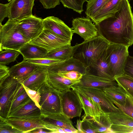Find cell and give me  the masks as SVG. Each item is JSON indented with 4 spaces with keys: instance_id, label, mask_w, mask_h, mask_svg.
<instances>
[{
    "instance_id": "obj_26",
    "label": "cell",
    "mask_w": 133,
    "mask_h": 133,
    "mask_svg": "<svg viewBox=\"0 0 133 133\" xmlns=\"http://www.w3.org/2000/svg\"><path fill=\"white\" fill-rule=\"evenodd\" d=\"M103 91L113 102H115L121 106L125 105L127 94L118 85L104 88Z\"/></svg>"
},
{
    "instance_id": "obj_19",
    "label": "cell",
    "mask_w": 133,
    "mask_h": 133,
    "mask_svg": "<svg viewBox=\"0 0 133 133\" xmlns=\"http://www.w3.org/2000/svg\"><path fill=\"white\" fill-rule=\"evenodd\" d=\"M48 71L45 67L39 66L24 79L22 83L33 90H38L47 81Z\"/></svg>"
},
{
    "instance_id": "obj_37",
    "label": "cell",
    "mask_w": 133,
    "mask_h": 133,
    "mask_svg": "<svg viewBox=\"0 0 133 133\" xmlns=\"http://www.w3.org/2000/svg\"><path fill=\"white\" fill-rule=\"evenodd\" d=\"M113 102L124 112L133 118V99L128 94L124 105H121L115 102Z\"/></svg>"
},
{
    "instance_id": "obj_39",
    "label": "cell",
    "mask_w": 133,
    "mask_h": 133,
    "mask_svg": "<svg viewBox=\"0 0 133 133\" xmlns=\"http://www.w3.org/2000/svg\"><path fill=\"white\" fill-rule=\"evenodd\" d=\"M57 74L65 78L75 81H80L83 75L79 72L75 71L60 72Z\"/></svg>"
},
{
    "instance_id": "obj_13",
    "label": "cell",
    "mask_w": 133,
    "mask_h": 133,
    "mask_svg": "<svg viewBox=\"0 0 133 133\" xmlns=\"http://www.w3.org/2000/svg\"><path fill=\"white\" fill-rule=\"evenodd\" d=\"M43 29L63 38L72 40L74 34L72 29L59 18L48 16L43 19Z\"/></svg>"
},
{
    "instance_id": "obj_28",
    "label": "cell",
    "mask_w": 133,
    "mask_h": 133,
    "mask_svg": "<svg viewBox=\"0 0 133 133\" xmlns=\"http://www.w3.org/2000/svg\"><path fill=\"white\" fill-rule=\"evenodd\" d=\"M73 46L69 44L53 51L49 52L43 58L63 61L72 57Z\"/></svg>"
},
{
    "instance_id": "obj_46",
    "label": "cell",
    "mask_w": 133,
    "mask_h": 133,
    "mask_svg": "<svg viewBox=\"0 0 133 133\" xmlns=\"http://www.w3.org/2000/svg\"><path fill=\"white\" fill-rule=\"evenodd\" d=\"M9 75V68L6 65L0 64V82Z\"/></svg>"
},
{
    "instance_id": "obj_47",
    "label": "cell",
    "mask_w": 133,
    "mask_h": 133,
    "mask_svg": "<svg viewBox=\"0 0 133 133\" xmlns=\"http://www.w3.org/2000/svg\"><path fill=\"white\" fill-rule=\"evenodd\" d=\"M51 133L48 130L44 128H37L33 130L30 132V133Z\"/></svg>"
},
{
    "instance_id": "obj_16",
    "label": "cell",
    "mask_w": 133,
    "mask_h": 133,
    "mask_svg": "<svg viewBox=\"0 0 133 133\" xmlns=\"http://www.w3.org/2000/svg\"><path fill=\"white\" fill-rule=\"evenodd\" d=\"M118 85L115 80L111 81L86 74L83 75L79 82L72 86L76 87L95 88L103 91L104 88Z\"/></svg>"
},
{
    "instance_id": "obj_35",
    "label": "cell",
    "mask_w": 133,
    "mask_h": 133,
    "mask_svg": "<svg viewBox=\"0 0 133 133\" xmlns=\"http://www.w3.org/2000/svg\"><path fill=\"white\" fill-rule=\"evenodd\" d=\"M27 61L38 66L46 68L62 61L59 60L46 58L29 59Z\"/></svg>"
},
{
    "instance_id": "obj_22",
    "label": "cell",
    "mask_w": 133,
    "mask_h": 133,
    "mask_svg": "<svg viewBox=\"0 0 133 133\" xmlns=\"http://www.w3.org/2000/svg\"><path fill=\"white\" fill-rule=\"evenodd\" d=\"M39 67L23 60L9 68V74L22 83L24 79Z\"/></svg>"
},
{
    "instance_id": "obj_34",
    "label": "cell",
    "mask_w": 133,
    "mask_h": 133,
    "mask_svg": "<svg viewBox=\"0 0 133 133\" xmlns=\"http://www.w3.org/2000/svg\"><path fill=\"white\" fill-rule=\"evenodd\" d=\"M64 6L81 14L84 10L83 5L87 0H59Z\"/></svg>"
},
{
    "instance_id": "obj_48",
    "label": "cell",
    "mask_w": 133,
    "mask_h": 133,
    "mask_svg": "<svg viewBox=\"0 0 133 133\" xmlns=\"http://www.w3.org/2000/svg\"><path fill=\"white\" fill-rule=\"evenodd\" d=\"M8 1L9 2H10L12 0H6Z\"/></svg>"
},
{
    "instance_id": "obj_5",
    "label": "cell",
    "mask_w": 133,
    "mask_h": 133,
    "mask_svg": "<svg viewBox=\"0 0 133 133\" xmlns=\"http://www.w3.org/2000/svg\"><path fill=\"white\" fill-rule=\"evenodd\" d=\"M125 45L109 43L106 50V57L112 76L115 78L124 74V68L129 55L128 48Z\"/></svg>"
},
{
    "instance_id": "obj_27",
    "label": "cell",
    "mask_w": 133,
    "mask_h": 133,
    "mask_svg": "<svg viewBox=\"0 0 133 133\" xmlns=\"http://www.w3.org/2000/svg\"><path fill=\"white\" fill-rule=\"evenodd\" d=\"M92 122L97 133H111L113 124L107 114L102 112L100 116L91 117Z\"/></svg>"
},
{
    "instance_id": "obj_23",
    "label": "cell",
    "mask_w": 133,
    "mask_h": 133,
    "mask_svg": "<svg viewBox=\"0 0 133 133\" xmlns=\"http://www.w3.org/2000/svg\"><path fill=\"white\" fill-rule=\"evenodd\" d=\"M122 0H110L101 8L91 20L95 24L114 16L120 9Z\"/></svg>"
},
{
    "instance_id": "obj_29",
    "label": "cell",
    "mask_w": 133,
    "mask_h": 133,
    "mask_svg": "<svg viewBox=\"0 0 133 133\" xmlns=\"http://www.w3.org/2000/svg\"><path fill=\"white\" fill-rule=\"evenodd\" d=\"M107 114L113 124L133 127V118L123 111Z\"/></svg>"
},
{
    "instance_id": "obj_9",
    "label": "cell",
    "mask_w": 133,
    "mask_h": 133,
    "mask_svg": "<svg viewBox=\"0 0 133 133\" xmlns=\"http://www.w3.org/2000/svg\"><path fill=\"white\" fill-rule=\"evenodd\" d=\"M76 88L91 98L99 105L102 112L107 114L123 111L114 105L112 101L103 90L93 88Z\"/></svg>"
},
{
    "instance_id": "obj_2",
    "label": "cell",
    "mask_w": 133,
    "mask_h": 133,
    "mask_svg": "<svg viewBox=\"0 0 133 133\" xmlns=\"http://www.w3.org/2000/svg\"><path fill=\"white\" fill-rule=\"evenodd\" d=\"M109 43L99 34L92 38L73 46L72 57L86 67L95 62L107 50Z\"/></svg>"
},
{
    "instance_id": "obj_21",
    "label": "cell",
    "mask_w": 133,
    "mask_h": 133,
    "mask_svg": "<svg viewBox=\"0 0 133 133\" xmlns=\"http://www.w3.org/2000/svg\"><path fill=\"white\" fill-rule=\"evenodd\" d=\"M71 88L77 95L81 101L85 112L84 115L93 117L100 116L102 112L98 104L91 98L76 87L72 86Z\"/></svg>"
},
{
    "instance_id": "obj_17",
    "label": "cell",
    "mask_w": 133,
    "mask_h": 133,
    "mask_svg": "<svg viewBox=\"0 0 133 133\" xmlns=\"http://www.w3.org/2000/svg\"><path fill=\"white\" fill-rule=\"evenodd\" d=\"M43 122L64 129L66 133H78L70 118L62 113L43 115Z\"/></svg>"
},
{
    "instance_id": "obj_24",
    "label": "cell",
    "mask_w": 133,
    "mask_h": 133,
    "mask_svg": "<svg viewBox=\"0 0 133 133\" xmlns=\"http://www.w3.org/2000/svg\"><path fill=\"white\" fill-rule=\"evenodd\" d=\"M80 81L70 80L60 76L57 73L49 72L47 81L51 87L59 92L71 89V86Z\"/></svg>"
},
{
    "instance_id": "obj_14",
    "label": "cell",
    "mask_w": 133,
    "mask_h": 133,
    "mask_svg": "<svg viewBox=\"0 0 133 133\" xmlns=\"http://www.w3.org/2000/svg\"><path fill=\"white\" fill-rule=\"evenodd\" d=\"M43 115L40 109L30 98L10 114L8 117L41 118Z\"/></svg>"
},
{
    "instance_id": "obj_42",
    "label": "cell",
    "mask_w": 133,
    "mask_h": 133,
    "mask_svg": "<svg viewBox=\"0 0 133 133\" xmlns=\"http://www.w3.org/2000/svg\"><path fill=\"white\" fill-rule=\"evenodd\" d=\"M9 2L5 4L0 3V23H2L5 18H9Z\"/></svg>"
},
{
    "instance_id": "obj_12",
    "label": "cell",
    "mask_w": 133,
    "mask_h": 133,
    "mask_svg": "<svg viewBox=\"0 0 133 133\" xmlns=\"http://www.w3.org/2000/svg\"><path fill=\"white\" fill-rule=\"evenodd\" d=\"M35 0H12L9 2V19L18 22L32 15Z\"/></svg>"
},
{
    "instance_id": "obj_1",
    "label": "cell",
    "mask_w": 133,
    "mask_h": 133,
    "mask_svg": "<svg viewBox=\"0 0 133 133\" xmlns=\"http://www.w3.org/2000/svg\"><path fill=\"white\" fill-rule=\"evenodd\" d=\"M99 34L109 43L133 44V14L128 0H122L115 15L95 24Z\"/></svg>"
},
{
    "instance_id": "obj_43",
    "label": "cell",
    "mask_w": 133,
    "mask_h": 133,
    "mask_svg": "<svg viewBox=\"0 0 133 133\" xmlns=\"http://www.w3.org/2000/svg\"><path fill=\"white\" fill-rule=\"evenodd\" d=\"M124 74L133 78V56L129 55L125 67Z\"/></svg>"
},
{
    "instance_id": "obj_36",
    "label": "cell",
    "mask_w": 133,
    "mask_h": 133,
    "mask_svg": "<svg viewBox=\"0 0 133 133\" xmlns=\"http://www.w3.org/2000/svg\"><path fill=\"white\" fill-rule=\"evenodd\" d=\"M0 133H22L14 128L7 121L6 118L0 116Z\"/></svg>"
},
{
    "instance_id": "obj_6",
    "label": "cell",
    "mask_w": 133,
    "mask_h": 133,
    "mask_svg": "<svg viewBox=\"0 0 133 133\" xmlns=\"http://www.w3.org/2000/svg\"><path fill=\"white\" fill-rule=\"evenodd\" d=\"M39 105L43 115L62 113L60 92L51 87L46 81L38 90Z\"/></svg>"
},
{
    "instance_id": "obj_8",
    "label": "cell",
    "mask_w": 133,
    "mask_h": 133,
    "mask_svg": "<svg viewBox=\"0 0 133 133\" xmlns=\"http://www.w3.org/2000/svg\"><path fill=\"white\" fill-rule=\"evenodd\" d=\"M71 42L54 34L48 30L43 29L38 35L29 42L45 48L49 52L71 44Z\"/></svg>"
},
{
    "instance_id": "obj_4",
    "label": "cell",
    "mask_w": 133,
    "mask_h": 133,
    "mask_svg": "<svg viewBox=\"0 0 133 133\" xmlns=\"http://www.w3.org/2000/svg\"><path fill=\"white\" fill-rule=\"evenodd\" d=\"M22 85L10 75L0 82V116L8 118L11 105Z\"/></svg>"
},
{
    "instance_id": "obj_32",
    "label": "cell",
    "mask_w": 133,
    "mask_h": 133,
    "mask_svg": "<svg viewBox=\"0 0 133 133\" xmlns=\"http://www.w3.org/2000/svg\"><path fill=\"white\" fill-rule=\"evenodd\" d=\"M20 54L18 50L6 49L0 52V64L8 65L15 61Z\"/></svg>"
},
{
    "instance_id": "obj_20",
    "label": "cell",
    "mask_w": 133,
    "mask_h": 133,
    "mask_svg": "<svg viewBox=\"0 0 133 133\" xmlns=\"http://www.w3.org/2000/svg\"><path fill=\"white\" fill-rule=\"evenodd\" d=\"M48 72L57 73L62 72L75 71L83 75L86 73V68L78 60L72 57L47 68Z\"/></svg>"
},
{
    "instance_id": "obj_38",
    "label": "cell",
    "mask_w": 133,
    "mask_h": 133,
    "mask_svg": "<svg viewBox=\"0 0 133 133\" xmlns=\"http://www.w3.org/2000/svg\"><path fill=\"white\" fill-rule=\"evenodd\" d=\"M29 98L25 90L17 96L14 99L11 105L8 116L10 114Z\"/></svg>"
},
{
    "instance_id": "obj_10",
    "label": "cell",
    "mask_w": 133,
    "mask_h": 133,
    "mask_svg": "<svg viewBox=\"0 0 133 133\" xmlns=\"http://www.w3.org/2000/svg\"><path fill=\"white\" fill-rule=\"evenodd\" d=\"M17 22L19 31L26 39L31 40L43 30V19L33 15Z\"/></svg>"
},
{
    "instance_id": "obj_45",
    "label": "cell",
    "mask_w": 133,
    "mask_h": 133,
    "mask_svg": "<svg viewBox=\"0 0 133 133\" xmlns=\"http://www.w3.org/2000/svg\"><path fill=\"white\" fill-rule=\"evenodd\" d=\"M41 120L45 128L49 130L50 132L51 133H66V132L64 129L45 123L42 121L41 119Z\"/></svg>"
},
{
    "instance_id": "obj_7",
    "label": "cell",
    "mask_w": 133,
    "mask_h": 133,
    "mask_svg": "<svg viewBox=\"0 0 133 133\" xmlns=\"http://www.w3.org/2000/svg\"><path fill=\"white\" fill-rule=\"evenodd\" d=\"M60 95L62 113L70 119L80 117L83 106L76 93L71 88L60 92Z\"/></svg>"
},
{
    "instance_id": "obj_33",
    "label": "cell",
    "mask_w": 133,
    "mask_h": 133,
    "mask_svg": "<svg viewBox=\"0 0 133 133\" xmlns=\"http://www.w3.org/2000/svg\"><path fill=\"white\" fill-rule=\"evenodd\" d=\"M82 118L79 133H97L92 122L91 116L84 115Z\"/></svg>"
},
{
    "instance_id": "obj_3",
    "label": "cell",
    "mask_w": 133,
    "mask_h": 133,
    "mask_svg": "<svg viewBox=\"0 0 133 133\" xmlns=\"http://www.w3.org/2000/svg\"><path fill=\"white\" fill-rule=\"evenodd\" d=\"M30 41L19 31L17 22L8 19L4 25L0 23V51L8 49L18 50Z\"/></svg>"
},
{
    "instance_id": "obj_40",
    "label": "cell",
    "mask_w": 133,
    "mask_h": 133,
    "mask_svg": "<svg viewBox=\"0 0 133 133\" xmlns=\"http://www.w3.org/2000/svg\"><path fill=\"white\" fill-rule=\"evenodd\" d=\"M23 85L29 96L40 109L39 103L41 96L39 92L38 91L31 89Z\"/></svg>"
},
{
    "instance_id": "obj_44",
    "label": "cell",
    "mask_w": 133,
    "mask_h": 133,
    "mask_svg": "<svg viewBox=\"0 0 133 133\" xmlns=\"http://www.w3.org/2000/svg\"><path fill=\"white\" fill-rule=\"evenodd\" d=\"M43 7L46 9L55 8L60 4L59 0H39Z\"/></svg>"
},
{
    "instance_id": "obj_15",
    "label": "cell",
    "mask_w": 133,
    "mask_h": 133,
    "mask_svg": "<svg viewBox=\"0 0 133 133\" xmlns=\"http://www.w3.org/2000/svg\"><path fill=\"white\" fill-rule=\"evenodd\" d=\"M106 51L95 62L86 68V74L115 81L107 58Z\"/></svg>"
},
{
    "instance_id": "obj_18",
    "label": "cell",
    "mask_w": 133,
    "mask_h": 133,
    "mask_svg": "<svg viewBox=\"0 0 133 133\" xmlns=\"http://www.w3.org/2000/svg\"><path fill=\"white\" fill-rule=\"evenodd\" d=\"M6 119L10 124L22 133H30L31 131L37 128H45L42 122L41 118L9 117Z\"/></svg>"
},
{
    "instance_id": "obj_30",
    "label": "cell",
    "mask_w": 133,
    "mask_h": 133,
    "mask_svg": "<svg viewBox=\"0 0 133 133\" xmlns=\"http://www.w3.org/2000/svg\"><path fill=\"white\" fill-rule=\"evenodd\" d=\"M110 0H89L85 13L87 17L92 19L102 7Z\"/></svg>"
},
{
    "instance_id": "obj_25",
    "label": "cell",
    "mask_w": 133,
    "mask_h": 133,
    "mask_svg": "<svg viewBox=\"0 0 133 133\" xmlns=\"http://www.w3.org/2000/svg\"><path fill=\"white\" fill-rule=\"evenodd\" d=\"M18 51L25 60L43 58L48 53L45 48L29 42L24 45Z\"/></svg>"
},
{
    "instance_id": "obj_11",
    "label": "cell",
    "mask_w": 133,
    "mask_h": 133,
    "mask_svg": "<svg viewBox=\"0 0 133 133\" xmlns=\"http://www.w3.org/2000/svg\"><path fill=\"white\" fill-rule=\"evenodd\" d=\"M89 18L84 17H77L72 21L71 28L73 33L79 35L84 41L92 38L99 35L95 24Z\"/></svg>"
},
{
    "instance_id": "obj_31",
    "label": "cell",
    "mask_w": 133,
    "mask_h": 133,
    "mask_svg": "<svg viewBox=\"0 0 133 133\" xmlns=\"http://www.w3.org/2000/svg\"><path fill=\"white\" fill-rule=\"evenodd\" d=\"M115 80L118 85L133 99V78L124 74L115 77Z\"/></svg>"
},
{
    "instance_id": "obj_41",
    "label": "cell",
    "mask_w": 133,
    "mask_h": 133,
    "mask_svg": "<svg viewBox=\"0 0 133 133\" xmlns=\"http://www.w3.org/2000/svg\"><path fill=\"white\" fill-rule=\"evenodd\" d=\"M111 133L133 132V127L125 125L112 124L110 128Z\"/></svg>"
}]
</instances>
